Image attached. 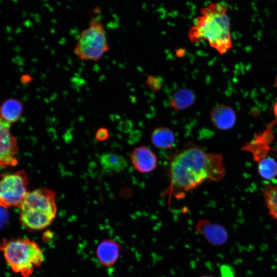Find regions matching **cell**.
Returning a JSON list of instances; mask_svg holds the SVG:
<instances>
[{"instance_id": "6da1fadb", "label": "cell", "mask_w": 277, "mask_h": 277, "mask_svg": "<svg viewBox=\"0 0 277 277\" xmlns=\"http://www.w3.org/2000/svg\"><path fill=\"white\" fill-rule=\"evenodd\" d=\"M226 172L221 154L209 153L189 143L177 151L169 164V184L163 194L180 199L206 181H218Z\"/></svg>"}, {"instance_id": "7a4b0ae2", "label": "cell", "mask_w": 277, "mask_h": 277, "mask_svg": "<svg viewBox=\"0 0 277 277\" xmlns=\"http://www.w3.org/2000/svg\"><path fill=\"white\" fill-rule=\"evenodd\" d=\"M188 36L193 43L206 41L213 49L223 54L232 47L230 23L226 8L211 3L201 10V15L189 29Z\"/></svg>"}, {"instance_id": "3957f363", "label": "cell", "mask_w": 277, "mask_h": 277, "mask_svg": "<svg viewBox=\"0 0 277 277\" xmlns=\"http://www.w3.org/2000/svg\"><path fill=\"white\" fill-rule=\"evenodd\" d=\"M56 211L54 192L48 188H38L27 194L20 206L19 221L29 230H41L52 223Z\"/></svg>"}, {"instance_id": "277c9868", "label": "cell", "mask_w": 277, "mask_h": 277, "mask_svg": "<svg viewBox=\"0 0 277 277\" xmlns=\"http://www.w3.org/2000/svg\"><path fill=\"white\" fill-rule=\"evenodd\" d=\"M0 248L6 262L12 271L23 277L31 276L44 260L38 244L29 239L4 238Z\"/></svg>"}, {"instance_id": "5b68a950", "label": "cell", "mask_w": 277, "mask_h": 277, "mask_svg": "<svg viewBox=\"0 0 277 277\" xmlns=\"http://www.w3.org/2000/svg\"><path fill=\"white\" fill-rule=\"evenodd\" d=\"M110 48L102 21L92 17L88 27L80 34L73 52L82 61H96Z\"/></svg>"}, {"instance_id": "8992f818", "label": "cell", "mask_w": 277, "mask_h": 277, "mask_svg": "<svg viewBox=\"0 0 277 277\" xmlns=\"http://www.w3.org/2000/svg\"><path fill=\"white\" fill-rule=\"evenodd\" d=\"M28 178L24 170L2 174L0 183L1 206L7 208L21 205L28 193Z\"/></svg>"}, {"instance_id": "52a82bcc", "label": "cell", "mask_w": 277, "mask_h": 277, "mask_svg": "<svg viewBox=\"0 0 277 277\" xmlns=\"http://www.w3.org/2000/svg\"><path fill=\"white\" fill-rule=\"evenodd\" d=\"M275 120L268 124L264 131L255 133L254 138L247 143L244 149L251 153L258 167H262L276 162L275 159L268 155L270 149L269 144L273 138V128L276 123Z\"/></svg>"}, {"instance_id": "ba28073f", "label": "cell", "mask_w": 277, "mask_h": 277, "mask_svg": "<svg viewBox=\"0 0 277 277\" xmlns=\"http://www.w3.org/2000/svg\"><path fill=\"white\" fill-rule=\"evenodd\" d=\"M11 125L1 119L0 161L3 168L15 166L17 162L16 157L18 150L17 139L10 132Z\"/></svg>"}, {"instance_id": "9c48e42d", "label": "cell", "mask_w": 277, "mask_h": 277, "mask_svg": "<svg viewBox=\"0 0 277 277\" xmlns=\"http://www.w3.org/2000/svg\"><path fill=\"white\" fill-rule=\"evenodd\" d=\"M130 158L134 169L141 173L151 172L157 165V159L154 153L144 146L135 148L131 153Z\"/></svg>"}, {"instance_id": "30bf717a", "label": "cell", "mask_w": 277, "mask_h": 277, "mask_svg": "<svg viewBox=\"0 0 277 277\" xmlns=\"http://www.w3.org/2000/svg\"><path fill=\"white\" fill-rule=\"evenodd\" d=\"M195 229L205 236L209 243L213 245H223L228 239V232L224 227L207 220L199 221Z\"/></svg>"}, {"instance_id": "8fae6325", "label": "cell", "mask_w": 277, "mask_h": 277, "mask_svg": "<svg viewBox=\"0 0 277 277\" xmlns=\"http://www.w3.org/2000/svg\"><path fill=\"white\" fill-rule=\"evenodd\" d=\"M210 118L217 129L226 130L233 127L236 122L234 110L228 105H219L214 107L210 112Z\"/></svg>"}, {"instance_id": "7c38bea8", "label": "cell", "mask_w": 277, "mask_h": 277, "mask_svg": "<svg viewBox=\"0 0 277 277\" xmlns=\"http://www.w3.org/2000/svg\"><path fill=\"white\" fill-rule=\"evenodd\" d=\"M120 246L112 240H105L98 245L96 254L100 264L105 267L113 266L117 261Z\"/></svg>"}, {"instance_id": "4fadbf2b", "label": "cell", "mask_w": 277, "mask_h": 277, "mask_svg": "<svg viewBox=\"0 0 277 277\" xmlns=\"http://www.w3.org/2000/svg\"><path fill=\"white\" fill-rule=\"evenodd\" d=\"M24 111L23 103L15 98L5 100L0 108L1 119L10 124L17 122Z\"/></svg>"}, {"instance_id": "5bb4252c", "label": "cell", "mask_w": 277, "mask_h": 277, "mask_svg": "<svg viewBox=\"0 0 277 277\" xmlns=\"http://www.w3.org/2000/svg\"><path fill=\"white\" fill-rule=\"evenodd\" d=\"M195 101V96L192 91L187 88H180L172 94L169 104L173 110L180 111L191 107Z\"/></svg>"}, {"instance_id": "9a60e30c", "label": "cell", "mask_w": 277, "mask_h": 277, "mask_svg": "<svg viewBox=\"0 0 277 277\" xmlns=\"http://www.w3.org/2000/svg\"><path fill=\"white\" fill-rule=\"evenodd\" d=\"M99 161L103 170L106 173H120L128 166L125 157L114 153H104L100 156Z\"/></svg>"}, {"instance_id": "2e32d148", "label": "cell", "mask_w": 277, "mask_h": 277, "mask_svg": "<svg viewBox=\"0 0 277 277\" xmlns=\"http://www.w3.org/2000/svg\"><path fill=\"white\" fill-rule=\"evenodd\" d=\"M150 138L152 144L160 149L171 148L175 143L173 132L166 127H159L154 129L151 133Z\"/></svg>"}, {"instance_id": "e0dca14e", "label": "cell", "mask_w": 277, "mask_h": 277, "mask_svg": "<svg viewBox=\"0 0 277 277\" xmlns=\"http://www.w3.org/2000/svg\"><path fill=\"white\" fill-rule=\"evenodd\" d=\"M263 195L270 215L277 220V185L271 184L265 185Z\"/></svg>"}, {"instance_id": "ac0fdd59", "label": "cell", "mask_w": 277, "mask_h": 277, "mask_svg": "<svg viewBox=\"0 0 277 277\" xmlns=\"http://www.w3.org/2000/svg\"><path fill=\"white\" fill-rule=\"evenodd\" d=\"M145 83L151 90L155 92L161 89L163 81L160 76L148 75L147 76Z\"/></svg>"}, {"instance_id": "d6986e66", "label": "cell", "mask_w": 277, "mask_h": 277, "mask_svg": "<svg viewBox=\"0 0 277 277\" xmlns=\"http://www.w3.org/2000/svg\"><path fill=\"white\" fill-rule=\"evenodd\" d=\"M109 132L107 128L101 127L98 129L95 133L96 139L100 142H103L109 137Z\"/></svg>"}, {"instance_id": "ffe728a7", "label": "cell", "mask_w": 277, "mask_h": 277, "mask_svg": "<svg viewBox=\"0 0 277 277\" xmlns=\"http://www.w3.org/2000/svg\"><path fill=\"white\" fill-rule=\"evenodd\" d=\"M19 81L22 84L27 85L33 81V78L28 74H23L21 75Z\"/></svg>"}, {"instance_id": "44dd1931", "label": "cell", "mask_w": 277, "mask_h": 277, "mask_svg": "<svg viewBox=\"0 0 277 277\" xmlns=\"http://www.w3.org/2000/svg\"><path fill=\"white\" fill-rule=\"evenodd\" d=\"M273 112L274 114V116L277 120V101L274 103L273 105Z\"/></svg>"}, {"instance_id": "7402d4cb", "label": "cell", "mask_w": 277, "mask_h": 277, "mask_svg": "<svg viewBox=\"0 0 277 277\" xmlns=\"http://www.w3.org/2000/svg\"><path fill=\"white\" fill-rule=\"evenodd\" d=\"M273 85H274V87H277V74H276V77L275 78Z\"/></svg>"}, {"instance_id": "603a6c76", "label": "cell", "mask_w": 277, "mask_h": 277, "mask_svg": "<svg viewBox=\"0 0 277 277\" xmlns=\"http://www.w3.org/2000/svg\"><path fill=\"white\" fill-rule=\"evenodd\" d=\"M200 277H214L213 276H211V275H202Z\"/></svg>"}]
</instances>
